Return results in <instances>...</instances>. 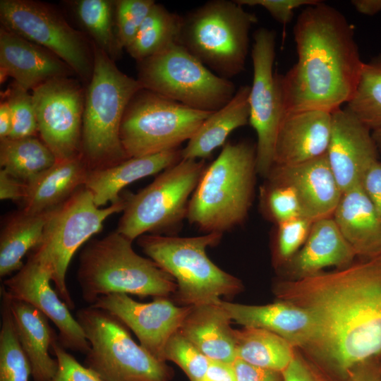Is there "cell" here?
<instances>
[{"mask_svg": "<svg viewBox=\"0 0 381 381\" xmlns=\"http://www.w3.org/2000/svg\"><path fill=\"white\" fill-rule=\"evenodd\" d=\"M279 301L311 316V346L335 370L349 373L381 353V253L332 272L281 281Z\"/></svg>", "mask_w": 381, "mask_h": 381, "instance_id": "obj_1", "label": "cell"}, {"mask_svg": "<svg viewBox=\"0 0 381 381\" xmlns=\"http://www.w3.org/2000/svg\"><path fill=\"white\" fill-rule=\"evenodd\" d=\"M294 37L297 61L285 74L275 73L284 114L341 108L352 97L364 64L352 26L320 1L301 11Z\"/></svg>", "mask_w": 381, "mask_h": 381, "instance_id": "obj_2", "label": "cell"}, {"mask_svg": "<svg viewBox=\"0 0 381 381\" xmlns=\"http://www.w3.org/2000/svg\"><path fill=\"white\" fill-rule=\"evenodd\" d=\"M256 173V145L225 143L190 197L188 222L205 234H223L241 225L252 205Z\"/></svg>", "mask_w": 381, "mask_h": 381, "instance_id": "obj_3", "label": "cell"}, {"mask_svg": "<svg viewBox=\"0 0 381 381\" xmlns=\"http://www.w3.org/2000/svg\"><path fill=\"white\" fill-rule=\"evenodd\" d=\"M133 241L116 230L91 240L79 255L77 280L83 299L91 305L111 294L140 297L174 294L173 277L133 250Z\"/></svg>", "mask_w": 381, "mask_h": 381, "instance_id": "obj_4", "label": "cell"}, {"mask_svg": "<svg viewBox=\"0 0 381 381\" xmlns=\"http://www.w3.org/2000/svg\"><path fill=\"white\" fill-rule=\"evenodd\" d=\"M92 51L93 69L85 93L81 135V155L90 171L129 158L120 139L121 121L131 99L143 88L94 43Z\"/></svg>", "mask_w": 381, "mask_h": 381, "instance_id": "obj_5", "label": "cell"}, {"mask_svg": "<svg viewBox=\"0 0 381 381\" xmlns=\"http://www.w3.org/2000/svg\"><path fill=\"white\" fill-rule=\"evenodd\" d=\"M222 236L219 233L193 237L143 234L137 243L174 278L176 302L194 306L217 303L221 296L235 295L243 287L239 279L220 269L206 254V249L217 246Z\"/></svg>", "mask_w": 381, "mask_h": 381, "instance_id": "obj_6", "label": "cell"}, {"mask_svg": "<svg viewBox=\"0 0 381 381\" xmlns=\"http://www.w3.org/2000/svg\"><path fill=\"white\" fill-rule=\"evenodd\" d=\"M257 21L236 1L212 0L182 16L179 44L229 80L245 68L249 32Z\"/></svg>", "mask_w": 381, "mask_h": 381, "instance_id": "obj_7", "label": "cell"}, {"mask_svg": "<svg viewBox=\"0 0 381 381\" xmlns=\"http://www.w3.org/2000/svg\"><path fill=\"white\" fill-rule=\"evenodd\" d=\"M75 319L90 344L84 365L100 381H171L172 368L136 344L112 313L90 306Z\"/></svg>", "mask_w": 381, "mask_h": 381, "instance_id": "obj_8", "label": "cell"}, {"mask_svg": "<svg viewBox=\"0 0 381 381\" xmlns=\"http://www.w3.org/2000/svg\"><path fill=\"white\" fill-rule=\"evenodd\" d=\"M206 167L205 159H181L138 193H126L116 231L132 241L147 233L175 236Z\"/></svg>", "mask_w": 381, "mask_h": 381, "instance_id": "obj_9", "label": "cell"}, {"mask_svg": "<svg viewBox=\"0 0 381 381\" xmlns=\"http://www.w3.org/2000/svg\"><path fill=\"white\" fill-rule=\"evenodd\" d=\"M124 207L123 196L107 207H97L84 186L52 211L40 242L28 253L50 272L55 291L69 309L75 308L66 282L70 262L78 248L102 230L104 222Z\"/></svg>", "mask_w": 381, "mask_h": 381, "instance_id": "obj_10", "label": "cell"}, {"mask_svg": "<svg viewBox=\"0 0 381 381\" xmlns=\"http://www.w3.org/2000/svg\"><path fill=\"white\" fill-rule=\"evenodd\" d=\"M213 112L188 107L143 88L133 96L123 114L122 146L129 158L179 148Z\"/></svg>", "mask_w": 381, "mask_h": 381, "instance_id": "obj_11", "label": "cell"}, {"mask_svg": "<svg viewBox=\"0 0 381 381\" xmlns=\"http://www.w3.org/2000/svg\"><path fill=\"white\" fill-rule=\"evenodd\" d=\"M138 70L143 88L198 110L217 111L236 92L179 43L138 61Z\"/></svg>", "mask_w": 381, "mask_h": 381, "instance_id": "obj_12", "label": "cell"}, {"mask_svg": "<svg viewBox=\"0 0 381 381\" xmlns=\"http://www.w3.org/2000/svg\"><path fill=\"white\" fill-rule=\"evenodd\" d=\"M0 19L1 26L49 50L74 73L90 81L92 47L52 7L32 0H1Z\"/></svg>", "mask_w": 381, "mask_h": 381, "instance_id": "obj_13", "label": "cell"}, {"mask_svg": "<svg viewBox=\"0 0 381 381\" xmlns=\"http://www.w3.org/2000/svg\"><path fill=\"white\" fill-rule=\"evenodd\" d=\"M251 57L253 84L249 95V123L256 132V171L266 179L274 165V148L280 121L282 103L273 64L276 35L265 28L253 35Z\"/></svg>", "mask_w": 381, "mask_h": 381, "instance_id": "obj_14", "label": "cell"}, {"mask_svg": "<svg viewBox=\"0 0 381 381\" xmlns=\"http://www.w3.org/2000/svg\"><path fill=\"white\" fill-rule=\"evenodd\" d=\"M32 97L38 133L56 161L80 155L85 94L77 81L54 78L32 90Z\"/></svg>", "mask_w": 381, "mask_h": 381, "instance_id": "obj_15", "label": "cell"}, {"mask_svg": "<svg viewBox=\"0 0 381 381\" xmlns=\"http://www.w3.org/2000/svg\"><path fill=\"white\" fill-rule=\"evenodd\" d=\"M91 306L116 316L133 332L147 351L164 362L168 340L179 331L192 307L176 306L167 297H155L151 302L140 303L126 294L101 296Z\"/></svg>", "mask_w": 381, "mask_h": 381, "instance_id": "obj_16", "label": "cell"}, {"mask_svg": "<svg viewBox=\"0 0 381 381\" xmlns=\"http://www.w3.org/2000/svg\"><path fill=\"white\" fill-rule=\"evenodd\" d=\"M50 272L32 255L25 264L4 282L11 299L33 306L49 318L59 330L58 339L66 349L86 353L90 349L84 332L69 308L51 286Z\"/></svg>", "mask_w": 381, "mask_h": 381, "instance_id": "obj_17", "label": "cell"}, {"mask_svg": "<svg viewBox=\"0 0 381 381\" xmlns=\"http://www.w3.org/2000/svg\"><path fill=\"white\" fill-rule=\"evenodd\" d=\"M331 133L326 156L341 190L361 184L364 173L378 160L372 131L346 107L331 113Z\"/></svg>", "mask_w": 381, "mask_h": 381, "instance_id": "obj_18", "label": "cell"}, {"mask_svg": "<svg viewBox=\"0 0 381 381\" xmlns=\"http://www.w3.org/2000/svg\"><path fill=\"white\" fill-rule=\"evenodd\" d=\"M266 179L291 187L304 217L313 222L332 217L342 194L326 154L298 164L274 165Z\"/></svg>", "mask_w": 381, "mask_h": 381, "instance_id": "obj_19", "label": "cell"}, {"mask_svg": "<svg viewBox=\"0 0 381 381\" xmlns=\"http://www.w3.org/2000/svg\"><path fill=\"white\" fill-rule=\"evenodd\" d=\"M73 71L49 50L1 26L0 29L1 83L11 77L29 91L60 77H69Z\"/></svg>", "mask_w": 381, "mask_h": 381, "instance_id": "obj_20", "label": "cell"}, {"mask_svg": "<svg viewBox=\"0 0 381 381\" xmlns=\"http://www.w3.org/2000/svg\"><path fill=\"white\" fill-rule=\"evenodd\" d=\"M331 119L330 112L320 110L284 114L274 144V165L298 164L325 155Z\"/></svg>", "mask_w": 381, "mask_h": 381, "instance_id": "obj_21", "label": "cell"}, {"mask_svg": "<svg viewBox=\"0 0 381 381\" xmlns=\"http://www.w3.org/2000/svg\"><path fill=\"white\" fill-rule=\"evenodd\" d=\"M219 305L231 320L244 327L267 330L287 340L294 346H309L314 332L311 316L305 310L287 302L251 306L220 299Z\"/></svg>", "mask_w": 381, "mask_h": 381, "instance_id": "obj_22", "label": "cell"}, {"mask_svg": "<svg viewBox=\"0 0 381 381\" xmlns=\"http://www.w3.org/2000/svg\"><path fill=\"white\" fill-rule=\"evenodd\" d=\"M182 159L181 147L138 157H131L114 166L89 171L85 187L95 205L102 207L121 198V190L131 183L157 174Z\"/></svg>", "mask_w": 381, "mask_h": 381, "instance_id": "obj_23", "label": "cell"}, {"mask_svg": "<svg viewBox=\"0 0 381 381\" xmlns=\"http://www.w3.org/2000/svg\"><path fill=\"white\" fill-rule=\"evenodd\" d=\"M332 218L356 255L381 253V222L361 185L342 193Z\"/></svg>", "mask_w": 381, "mask_h": 381, "instance_id": "obj_24", "label": "cell"}, {"mask_svg": "<svg viewBox=\"0 0 381 381\" xmlns=\"http://www.w3.org/2000/svg\"><path fill=\"white\" fill-rule=\"evenodd\" d=\"M356 256L330 217L313 223L304 244L286 263L296 279L314 274L330 266L345 267L353 262Z\"/></svg>", "mask_w": 381, "mask_h": 381, "instance_id": "obj_25", "label": "cell"}, {"mask_svg": "<svg viewBox=\"0 0 381 381\" xmlns=\"http://www.w3.org/2000/svg\"><path fill=\"white\" fill-rule=\"evenodd\" d=\"M10 306L17 337L30 362L33 381H50L58 370V361L49 351L58 335L49 325L48 318L31 304L11 298Z\"/></svg>", "mask_w": 381, "mask_h": 381, "instance_id": "obj_26", "label": "cell"}, {"mask_svg": "<svg viewBox=\"0 0 381 381\" xmlns=\"http://www.w3.org/2000/svg\"><path fill=\"white\" fill-rule=\"evenodd\" d=\"M231 319L219 301L191 307L179 331L210 360L236 359Z\"/></svg>", "mask_w": 381, "mask_h": 381, "instance_id": "obj_27", "label": "cell"}, {"mask_svg": "<svg viewBox=\"0 0 381 381\" xmlns=\"http://www.w3.org/2000/svg\"><path fill=\"white\" fill-rule=\"evenodd\" d=\"M89 171L81 155L56 161L27 183L20 209L28 213L39 214L58 207L85 186Z\"/></svg>", "mask_w": 381, "mask_h": 381, "instance_id": "obj_28", "label": "cell"}, {"mask_svg": "<svg viewBox=\"0 0 381 381\" xmlns=\"http://www.w3.org/2000/svg\"><path fill=\"white\" fill-rule=\"evenodd\" d=\"M250 86L242 85L232 99L214 111L182 149V159H205L225 144L229 134L249 123Z\"/></svg>", "mask_w": 381, "mask_h": 381, "instance_id": "obj_29", "label": "cell"}, {"mask_svg": "<svg viewBox=\"0 0 381 381\" xmlns=\"http://www.w3.org/2000/svg\"><path fill=\"white\" fill-rule=\"evenodd\" d=\"M54 210L31 214L20 209L4 219L0 234L1 278L18 272L23 266V257L40 242Z\"/></svg>", "mask_w": 381, "mask_h": 381, "instance_id": "obj_30", "label": "cell"}, {"mask_svg": "<svg viewBox=\"0 0 381 381\" xmlns=\"http://www.w3.org/2000/svg\"><path fill=\"white\" fill-rule=\"evenodd\" d=\"M236 358L251 365L282 373L294 358V346L265 329H234Z\"/></svg>", "mask_w": 381, "mask_h": 381, "instance_id": "obj_31", "label": "cell"}, {"mask_svg": "<svg viewBox=\"0 0 381 381\" xmlns=\"http://www.w3.org/2000/svg\"><path fill=\"white\" fill-rule=\"evenodd\" d=\"M56 162L52 152L37 136L0 139L1 169L26 183Z\"/></svg>", "mask_w": 381, "mask_h": 381, "instance_id": "obj_32", "label": "cell"}, {"mask_svg": "<svg viewBox=\"0 0 381 381\" xmlns=\"http://www.w3.org/2000/svg\"><path fill=\"white\" fill-rule=\"evenodd\" d=\"M181 21L182 16L155 3L133 41L126 48L127 52L140 61L179 43Z\"/></svg>", "mask_w": 381, "mask_h": 381, "instance_id": "obj_33", "label": "cell"}, {"mask_svg": "<svg viewBox=\"0 0 381 381\" xmlns=\"http://www.w3.org/2000/svg\"><path fill=\"white\" fill-rule=\"evenodd\" d=\"M72 4L78 20L93 39V43L114 61L122 50L116 34L114 1L78 0Z\"/></svg>", "mask_w": 381, "mask_h": 381, "instance_id": "obj_34", "label": "cell"}, {"mask_svg": "<svg viewBox=\"0 0 381 381\" xmlns=\"http://www.w3.org/2000/svg\"><path fill=\"white\" fill-rule=\"evenodd\" d=\"M0 291V381H29L32 369L14 327L11 298L4 286Z\"/></svg>", "mask_w": 381, "mask_h": 381, "instance_id": "obj_35", "label": "cell"}, {"mask_svg": "<svg viewBox=\"0 0 381 381\" xmlns=\"http://www.w3.org/2000/svg\"><path fill=\"white\" fill-rule=\"evenodd\" d=\"M346 108L371 131L381 128V55L363 64Z\"/></svg>", "mask_w": 381, "mask_h": 381, "instance_id": "obj_36", "label": "cell"}, {"mask_svg": "<svg viewBox=\"0 0 381 381\" xmlns=\"http://www.w3.org/2000/svg\"><path fill=\"white\" fill-rule=\"evenodd\" d=\"M260 207L265 217L274 224L305 217L296 193L285 185L266 181L260 189Z\"/></svg>", "mask_w": 381, "mask_h": 381, "instance_id": "obj_37", "label": "cell"}, {"mask_svg": "<svg viewBox=\"0 0 381 381\" xmlns=\"http://www.w3.org/2000/svg\"><path fill=\"white\" fill-rule=\"evenodd\" d=\"M165 360L176 363L190 381H204L210 359L179 331L168 340Z\"/></svg>", "mask_w": 381, "mask_h": 381, "instance_id": "obj_38", "label": "cell"}, {"mask_svg": "<svg viewBox=\"0 0 381 381\" xmlns=\"http://www.w3.org/2000/svg\"><path fill=\"white\" fill-rule=\"evenodd\" d=\"M155 4L154 0L114 1L116 34L122 49L133 41Z\"/></svg>", "mask_w": 381, "mask_h": 381, "instance_id": "obj_39", "label": "cell"}, {"mask_svg": "<svg viewBox=\"0 0 381 381\" xmlns=\"http://www.w3.org/2000/svg\"><path fill=\"white\" fill-rule=\"evenodd\" d=\"M314 222L298 217L277 224L273 234L274 258L277 265L286 263L302 247Z\"/></svg>", "mask_w": 381, "mask_h": 381, "instance_id": "obj_40", "label": "cell"}, {"mask_svg": "<svg viewBox=\"0 0 381 381\" xmlns=\"http://www.w3.org/2000/svg\"><path fill=\"white\" fill-rule=\"evenodd\" d=\"M6 99L12 119V128L8 138L37 136L38 128L32 94L14 82L7 91Z\"/></svg>", "mask_w": 381, "mask_h": 381, "instance_id": "obj_41", "label": "cell"}, {"mask_svg": "<svg viewBox=\"0 0 381 381\" xmlns=\"http://www.w3.org/2000/svg\"><path fill=\"white\" fill-rule=\"evenodd\" d=\"M51 349L57 359L58 370L50 381H100L60 344L58 337L53 341Z\"/></svg>", "mask_w": 381, "mask_h": 381, "instance_id": "obj_42", "label": "cell"}, {"mask_svg": "<svg viewBox=\"0 0 381 381\" xmlns=\"http://www.w3.org/2000/svg\"><path fill=\"white\" fill-rule=\"evenodd\" d=\"M318 0H236L239 5L244 6H261L278 22L283 25L289 23L294 16V11L299 7L316 4Z\"/></svg>", "mask_w": 381, "mask_h": 381, "instance_id": "obj_43", "label": "cell"}, {"mask_svg": "<svg viewBox=\"0 0 381 381\" xmlns=\"http://www.w3.org/2000/svg\"><path fill=\"white\" fill-rule=\"evenodd\" d=\"M361 185L381 222V162L377 160L368 168Z\"/></svg>", "mask_w": 381, "mask_h": 381, "instance_id": "obj_44", "label": "cell"}, {"mask_svg": "<svg viewBox=\"0 0 381 381\" xmlns=\"http://www.w3.org/2000/svg\"><path fill=\"white\" fill-rule=\"evenodd\" d=\"M236 381H283L282 373L258 367L236 358L233 363Z\"/></svg>", "mask_w": 381, "mask_h": 381, "instance_id": "obj_45", "label": "cell"}, {"mask_svg": "<svg viewBox=\"0 0 381 381\" xmlns=\"http://www.w3.org/2000/svg\"><path fill=\"white\" fill-rule=\"evenodd\" d=\"M28 185L3 169L0 170V199L20 202L24 200Z\"/></svg>", "mask_w": 381, "mask_h": 381, "instance_id": "obj_46", "label": "cell"}, {"mask_svg": "<svg viewBox=\"0 0 381 381\" xmlns=\"http://www.w3.org/2000/svg\"><path fill=\"white\" fill-rule=\"evenodd\" d=\"M349 381H381V363L377 356L367 360L349 371Z\"/></svg>", "mask_w": 381, "mask_h": 381, "instance_id": "obj_47", "label": "cell"}, {"mask_svg": "<svg viewBox=\"0 0 381 381\" xmlns=\"http://www.w3.org/2000/svg\"><path fill=\"white\" fill-rule=\"evenodd\" d=\"M204 381H236L233 364L210 360Z\"/></svg>", "mask_w": 381, "mask_h": 381, "instance_id": "obj_48", "label": "cell"}, {"mask_svg": "<svg viewBox=\"0 0 381 381\" xmlns=\"http://www.w3.org/2000/svg\"><path fill=\"white\" fill-rule=\"evenodd\" d=\"M282 375L283 381H315L308 367L296 356Z\"/></svg>", "mask_w": 381, "mask_h": 381, "instance_id": "obj_49", "label": "cell"}, {"mask_svg": "<svg viewBox=\"0 0 381 381\" xmlns=\"http://www.w3.org/2000/svg\"><path fill=\"white\" fill-rule=\"evenodd\" d=\"M12 128V119L9 106L6 100L0 104V139L8 138Z\"/></svg>", "mask_w": 381, "mask_h": 381, "instance_id": "obj_50", "label": "cell"}, {"mask_svg": "<svg viewBox=\"0 0 381 381\" xmlns=\"http://www.w3.org/2000/svg\"><path fill=\"white\" fill-rule=\"evenodd\" d=\"M351 4L360 13L373 16L381 11V0H352Z\"/></svg>", "mask_w": 381, "mask_h": 381, "instance_id": "obj_51", "label": "cell"}, {"mask_svg": "<svg viewBox=\"0 0 381 381\" xmlns=\"http://www.w3.org/2000/svg\"><path fill=\"white\" fill-rule=\"evenodd\" d=\"M372 136L378 150H381V128L373 131Z\"/></svg>", "mask_w": 381, "mask_h": 381, "instance_id": "obj_52", "label": "cell"}]
</instances>
